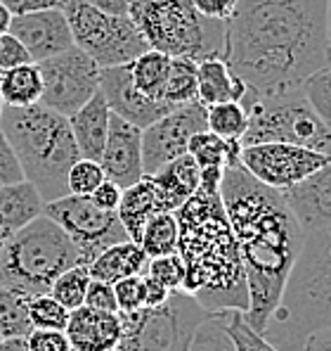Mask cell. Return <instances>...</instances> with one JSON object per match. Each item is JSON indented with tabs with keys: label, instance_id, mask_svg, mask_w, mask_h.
I'll return each instance as SVG.
<instances>
[{
	"label": "cell",
	"instance_id": "1",
	"mask_svg": "<svg viewBox=\"0 0 331 351\" xmlns=\"http://www.w3.org/2000/svg\"><path fill=\"white\" fill-rule=\"evenodd\" d=\"M220 58L246 88L244 107L303 88L327 66V0H237Z\"/></svg>",
	"mask_w": 331,
	"mask_h": 351
},
{
	"label": "cell",
	"instance_id": "2",
	"mask_svg": "<svg viewBox=\"0 0 331 351\" xmlns=\"http://www.w3.org/2000/svg\"><path fill=\"white\" fill-rule=\"evenodd\" d=\"M220 197L244 263L248 287L244 321L263 335L282 299L305 233L284 195L256 180L239 162L222 173Z\"/></svg>",
	"mask_w": 331,
	"mask_h": 351
},
{
	"label": "cell",
	"instance_id": "3",
	"mask_svg": "<svg viewBox=\"0 0 331 351\" xmlns=\"http://www.w3.org/2000/svg\"><path fill=\"white\" fill-rule=\"evenodd\" d=\"M225 169H201L199 190L178 211V254L185 263L183 292L206 311H248V287L232 226L220 197Z\"/></svg>",
	"mask_w": 331,
	"mask_h": 351
},
{
	"label": "cell",
	"instance_id": "4",
	"mask_svg": "<svg viewBox=\"0 0 331 351\" xmlns=\"http://www.w3.org/2000/svg\"><path fill=\"white\" fill-rule=\"evenodd\" d=\"M331 325V228L308 233L263 337L279 351H301L308 335Z\"/></svg>",
	"mask_w": 331,
	"mask_h": 351
},
{
	"label": "cell",
	"instance_id": "5",
	"mask_svg": "<svg viewBox=\"0 0 331 351\" xmlns=\"http://www.w3.org/2000/svg\"><path fill=\"white\" fill-rule=\"evenodd\" d=\"M0 131L12 145L24 180L38 190L43 202L66 197V176L81 159L69 119L43 105L3 107Z\"/></svg>",
	"mask_w": 331,
	"mask_h": 351
},
{
	"label": "cell",
	"instance_id": "6",
	"mask_svg": "<svg viewBox=\"0 0 331 351\" xmlns=\"http://www.w3.org/2000/svg\"><path fill=\"white\" fill-rule=\"evenodd\" d=\"M71 266H83L79 250L45 214L0 247V285L27 294L29 299L48 294L57 276Z\"/></svg>",
	"mask_w": 331,
	"mask_h": 351
},
{
	"label": "cell",
	"instance_id": "7",
	"mask_svg": "<svg viewBox=\"0 0 331 351\" xmlns=\"http://www.w3.org/2000/svg\"><path fill=\"white\" fill-rule=\"evenodd\" d=\"M128 17L135 22L152 50L168 58L201 62L220 58L225 24L196 12L189 0H128Z\"/></svg>",
	"mask_w": 331,
	"mask_h": 351
},
{
	"label": "cell",
	"instance_id": "8",
	"mask_svg": "<svg viewBox=\"0 0 331 351\" xmlns=\"http://www.w3.org/2000/svg\"><path fill=\"white\" fill-rule=\"evenodd\" d=\"M248 128L241 147L261 143H284L331 157V128L305 97L303 88L275 97H263L246 107Z\"/></svg>",
	"mask_w": 331,
	"mask_h": 351
},
{
	"label": "cell",
	"instance_id": "9",
	"mask_svg": "<svg viewBox=\"0 0 331 351\" xmlns=\"http://www.w3.org/2000/svg\"><path fill=\"white\" fill-rule=\"evenodd\" d=\"M123 335L114 351H187L199 325L211 316L194 297L175 290L157 308L121 313Z\"/></svg>",
	"mask_w": 331,
	"mask_h": 351
},
{
	"label": "cell",
	"instance_id": "10",
	"mask_svg": "<svg viewBox=\"0 0 331 351\" xmlns=\"http://www.w3.org/2000/svg\"><path fill=\"white\" fill-rule=\"evenodd\" d=\"M62 12L69 22L74 45L95 60L100 69L131 64L149 50L144 36L128 14L111 17L83 0H66Z\"/></svg>",
	"mask_w": 331,
	"mask_h": 351
},
{
	"label": "cell",
	"instance_id": "11",
	"mask_svg": "<svg viewBox=\"0 0 331 351\" xmlns=\"http://www.w3.org/2000/svg\"><path fill=\"white\" fill-rule=\"evenodd\" d=\"M43 214L69 235V240L79 250L83 266H90L111 245L131 240L116 211L97 209L90 197L66 195L55 202H45Z\"/></svg>",
	"mask_w": 331,
	"mask_h": 351
},
{
	"label": "cell",
	"instance_id": "12",
	"mask_svg": "<svg viewBox=\"0 0 331 351\" xmlns=\"http://www.w3.org/2000/svg\"><path fill=\"white\" fill-rule=\"evenodd\" d=\"M38 69L43 76V95L38 105L66 119L100 90V66L76 45L38 62Z\"/></svg>",
	"mask_w": 331,
	"mask_h": 351
},
{
	"label": "cell",
	"instance_id": "13",
	"mask_svg": "<svg viewBox=\"0 0 331 351\" xmlns=\"http://www.w3.org/2000/svg\"><path fill=\"white\" fill-rule=\"evenodd\" d=\"M331 157L313 149L284 145V143H261V145L241 147L239 164L256 180L272 190H287L301 183L308 176L329 164Z\"/></svg>",
	"mask_w": 331,
	"mask_h": 351
},
{
	"label": "cell",
	"instance_id": "14",
	"mask_svg": "<svg viewBox=\"0 0 331 351\" xmlns=\"http://www.w3.org/2000/svg\"><path fill=\"white\" fill-rule=\"evenodd\" d=\"M206 107L199 102L180 105L166 112L152 126L142 128V169L144 176L157 173L166 164L187 154L189 141L206 131Z\"/></svg>",
	"mask_w": 331,
	"mask_h": 351
},
{
	"label": "cell",
	"instance_id": "15",
	"mask_svg": "<svg viewBox=\"0 0 331 351\" xmlns=\"http://www.w3.org/2000/svg\"><path fill=\"white\" fill-rule=\"evenodd\" d=\"M100 93L111 114L121 117L123 121L133 123L137 128L152 126L157 119H161L166 112L173 110L168 102L149 100L147 95L137 90L131 74V64L100 69Z\"/></svg>",
	"mask_w": 331,
	"mask_h": 351
},
{
	"label": "cell",
	"instance_id": "16",
	"mask_svg": "<svg viewBox=\"0 0 331 351\" xmlns=\"http://www.w3.org/2000/svg\"><path fill=\"white\" fill-rule=\"evenodd\" d=\"M10 34L24 45L31 62H36V64L74 48L69 22H66L62 10L17 14L10 24Z\"/></svg>",
	"mask_w": 331,
	"mask_h": 351
},
{
	"label": "cell",
	"instance_id": "17",
	"mask_svg": "<svg viewBox=\"0 0 331 351\" xmlns=\"http://www.w3.org/2000/svg\"><path fill=\"white\" fill-rule=\"evenodd\" d=\"M100 167L105 171L107 180L116 183L121 190L142 180V128L111 114L107 143L100 154Z\"/></svg>",
	"mask_w": 331,
	"mask_h": 351
},
{
	"label": "cell",
	"instance_id": "18",
	"mask_svg": "<svg viewBox=\"0 0 331 351\" xmlns=\"http://www.w3.org/2000/svg\"><path fill=\"white\" fill-rule=\"evenodd\" d=\"M282 195L305 235L331 228V162Z\"/></svg>",
	"mask_w": 331,
	"mask_h": 351
},
{
	"label": "cell",
	"instance_id": "19",
	"mask_svg": "<svg viewBox=\"0 0 331 351\" xmlns=\"http://www.w3.org/2000/svg\"><path fill=\"white\" fill-rule=\"evenodd\" d=\"M64 335L71 344V351H114L123 335L121 316L79 306L69 311Z\"/></svg>",
	"mask_w": 331,
	"mask_h": 351
},
{
	"label": "cell",
	"instance_id": "20",
	"mask_svg": "<svg viewBox=\"0 0 331 351\" xmlns=\"http://www.w3.org/2000/svg\"><path fill=\"white\" fill-rule=\"evenodd\" d=\"M149 180L157 190L161 214L163 211H178L199 190L201 169L196 167V162L189 154H185V157H178L175 162L161 167L157 173H152Z\"/></svg>",
	"mask_w": 331,
	"mask_h": 351
},
{
	"label": "cell",
	"instance_id": "21",
	"mask_svg": "<svg viewBox=\"0 0 331 351\" xmlns=\"http://www.w3.org/2000/svg\"><path fill=\"white\" fill-rule=\"evenodd\" d=\"M109 121H111V112L100 90L79 112H74L69 117L71 133H74V141L79 145L83 159L100 162V154L107 143V133H109Z\"/></svg>",
	"mask_w": 331,
	"mask_h": 351
},
{
	"label": "cell",
	"instance_id": "22",
	"mask_svg": "<svg viewBox=\"0 0 331 351\" xmlns=\"http://www.w3.org/2000/svg\"><path fill=\"white\" fill-rule=\"evenodd\" d=\"M43 197L27 180L12 185H0V242L29 226L43 214Z\"/></svg>",
	"mask_w": 331,
	"mask_h": 351
},
{
	"label": "cell",
	"instance_id": "23",
	"mask_svg": "<svg viewBox=\"0 0 331 351\" xmlns=\"http://www.w3.org/2000/svg\"><path fill=\"white\" fill-rule=\"evenodd\" d=\"M196 76H199V105L213 107L220 102H241L246 88L230 71L222 58H206L196 62Z\"/></svg>",
	"mask_w": 331,
	"mask_h": 351
},
{
	"label": "cell",
	"instance_id": "24",
	"mask_svg": "<svg viewBox=\"0 0 331 351\" xmlns=\"http://www.w3.org/2000/svg\"><path fill=\"white\" fill-rule=\"evenodd\" d=\"M149 256L144 254V250L133 240L118 242L111 245L109 250H105L95 261L88 266L92 280H102V282H114L123 280V278L131 276H144L147 271Z\"/></svg>",
	"mask_w": 331,
	"mask_h": 351
},
{
	"label": "cell",
	"instance_id": "25",
	"mask_svg": "<svg viewBox=\"0 0 331 351\" xmlns=\"http://www.w3.org/2000/svg\"><path fill=\"white\" fill-rule=\"evenodd\" d=\"M154 214H161V209H159V197H157V190H154V183L149 180V176H144L135 185L123 190L116 216L123 223V228H126L128 237H131L133 242H140L144 223H147Z\"/></svg>",
	"mask_w": 331,
	"mask_h": 351
},
{
	"label": "cell",
	"instance_id": "26",
	"mask_svg": "<svg viewBox=\"0 0 331 351\" xmlns=\"http://www.w3.org/2000/svg\"><path fill=\"white\" fill-rule=\"evenodd\" d=\"M43 95V76L36 62H27L0 74V97L5 107L38 105Z\"/></svg>",
	"mask_w": 331,
	"mask_h": 351
},
{
	"label": "cell",
	"instance_id": "27",
	"mask_svg": "<svg viewBox=\"0 0 331 351\" xmlns=\"http://www.w3.org/2000/svg\"><path fill=\"white\" fill-rule=\"evenodd\" d=\"M187 154L194 159L199 169H227L239 162L241 145L237 141H225V138L215 136L206 128L189 141Z\"/></svg>",
	"mask_w": 331,
	"mask_h": 351
},
{
	"label": "cell",
	"instance_id": "28",
	"mask_svg": "<svg viewBox=\"0 0 331 351\" xmlns=\"http://www.w3.org/2000/svg\"><path fill=\"white\" fill-rule=\"evenodd\" d=\"M168 69H170L168 55L152 48L140 55L135 62H131V74L137 90L142 95H147L149 100H159V102H166L163 90H166V79H168Z\"/></svg>",
	"mask_w": 331,
	"mask_h": 351
},
{
	"label": "cell",
	"instance_id": "29",
	"mask_svg": "<svg viewBox=\"0 0 331 351\" xmlns=\"http://www.w3.org/2000/svg\"><path fill=\"white\" fill-rule=\"evenodd\" d=\"M137 245L142 247L149 259L178 252V219H175V211L154 214L144 223Z\"/></svg>",
	"mask_w": 331,
	"mask_h": 351
},
{
	"label": "cell",
	"instance_id": "30",
	"mask_svg": "<svg viewBox=\"0 0 331 351\" xmlns=\"http://www.w3.org/2000/svg\"><path fill=\"white\" fill-rule=\"evenodd\" d=\"M199 95V76H196V62L187 58H170L168 79H166L163 100L170 107L192 105Z\"/></svg>",
	"mask_w": 331,
	"mask_h": 351
},
{
	"label": "cell",
	"instance_id": "31",
	"mask_svg": "<svg viewBox=\"0 0 331 351\" xmlns=\"http://www.w3.org/2000/svg\"><path fill=\"white\" fill-rule=\"evenodd\" d=\"M34 330L29 318V297L0 285V337H27Z\"/></svg>",
	"mask_w": 331,
	"mask_h": 351
},
{
	"label": "cell",
	"instance_id": "32",
	"mask_svg": "<svg viewBox=\"0 0 331 351\" xmlns=\"http://www.w3.org/2000/svg\"><path fill=\"white\" fill-rule=\"evenodd\" d=\"M206 123L211 133L225 141L239 143L248 128V112L241 102H220V105L206 107Z\"/></svg>",
	"mask_w": 331,
	"mask_h": 351
},
{
	"label": "cell",
	"instance_id": "33",
	"mask_svg": "<svg viewBox=\"0 0 331 351\" xmlns=\"http://www.w3.org/2000/svg\"><path fill=\"white\" fill-rule=\"evenodd\" d=\"M90 271L88 266H71L69 271H64L62 276H57V280L50 287V297H55L57 302L64 308L74 311V308L83 306L85 302V292L88 285H90Z\"/></svg>",
	"mask_w": 331,
	"mask_h": 351
},
{
	"label": "cell",
	"instance_id": "34",
	"mask_svg": "<svg viewBox=\"0 0 331 351\" xmlns=\"http://www.w3.org/2000/svg\"><path fill=\"white\" fill-rule=\"evenodd\" d=\"M227 313L230 311L211 313V316L199 325V330H196L187 351H237L230 332H227Z\"/></svg>",
	"mask_w": 331,
	"mask_h": 351
},
{
	"label": "cell",
	"instance_id": "35",
	"mask_svg": "<svg viewBox=\"0 0 331 351\" xmlns=\"http://www.w3.org/2000/svg\"><path fill=\"white\" fill-rule=\"evenodd\" d=\"M29 318L34 328L43 330H64L69 321V308H64L50 294H38L29 299Z\"/></svg>",
	"mask_w": 331,
	"mask_h": 351
},
{
	"label": "cell",
	"instance_id": "36",
	"mask_svg": "<svg viewBox=\"0 0 331 351\" xmlns=\"http://www.w3.org/2000/svg\"><path fill=\"white\" fill-rule=\"evenodd\" d=\"M107 176L102 171L100 162L95 159H79L74 167L69 169V176H66V193L76 195V197H90L100 183Z\"/></svg>",
	"mask_w": 331,
	"mask_h": 351
},
{
	"label": "cell",
	"instance_id": "37",
	"mask_svg": "<svg viewBox=\"0 0 331 351\" xmlns=\"http://www.w3.org/2000/svg\"><path fill=\"white\" fill-rule=\"evenodd\" d=\"M303 93L317 117L331 128V66H322L303 84Z\"/></svg>",
	"mask_w": 331,
	"mask_h": 351
},
{
	"label": "cell",
	"instance_id": "38",
	"mask_svg": "<svg viewBox=\"0 0 331 351\" xmlns=\"http://www.w3.org/2000/svg\"><path fill=\"white\" fill-rule=\"evenodd\" d=\"M144 276L159 280L161 285L168 287L170 292L183 290V285H185V263H183V259H180L178 252H173V254H163V256H154V259H149Z\"/></svg>",
	"mask_w": 331,
	"mask_h": 351
},
{
	"label": "cell",
	"instance_id": "39",
	"mask_svg": "<svg viewBox=\"0 0 331 351\" xmlns=\"http://www.w3.org/2000/svg\"><path fill=\"white\" fill-rule=\"evenodd\" d=\"M227 332H230L237 351H279L277 347H272L263 335H258L256 330L244 321V313H239V311L227 313Z\"/></svg>",
	"mask_w": 331,
	"mask_h": 351
},
{
	"label": "cell",
	"instance_id": "40",
	"mask_svg": "<svg viewBox=\"0 0 331 351\" xmlns=\"http://www.w3.org/2000/svg\"><path fill=\"white\" fill-rule=\"evenodd\" d=\"M114 294L121 313H131L144 308V276H131L114 282Z\"/></svg>",
	"mask_w": 331,
	"mask_h": 351
},
{
	"label": "cell",
	"instance_id": "41",
	"mask_svg": "<svg viewBox=\"0 0 331 351\" xmlns=\"http://www.w3.org/2000/svg\"><path fill=\"white\" fill-rule=\"evenodd\" d=\"M24 339H27L29 351H71V344L66 339L64 330L34 328Z\"/></svg>",
	"mask_w": 331,
	"mask_h": 351
},
{
	"label": "cell",
	"instance_id": "42",
	"mask_svg": "<svg viewBox=\"0 0 331 351\" xmlns=\"http://www.w3.org/2000/svg\"><path fill=\"white\" fill-rule=\"evenodd\" d=\"M83 306L97 308V311L118 313V304H116V294H114V285H109V282H102V280H90Z\"/></svg>",
	"mask_w": 331,
	"mask_h": 351
},
{
	"label": "cell",
	"instance_id": "43",
	"mask_svg": "<svg viewBox=\"0 0 331 351\" xmlns=\"http://www.w3.org/2000/svg\"><path fill=\"white\" fill-rule=\"evenodd\" d=\"M24 171L19 167V159L14 154L12 145L8 143L5 133L0 131V185H12V183H22Z\"/></svg>",
	"mask_w": 331,
	"mask_h": 351
},
{
	"label": "cell",
	"instance_id": "44",
	"mask_svg": "<svg viewBox=\"0 0 331 351\" xmlns=\"http://www.w3.org/2000/svg\"><path fill=\"white\" fill-rule=\"evenodd\" d=\"M27 62H31V58L24 50V45L10 31L8 34H0V74H5L12 66L27 64Z\"/></svg>",
	"mask_w": 331,
	"mask_h": 351
},
{
	"label": "cell",
	"instance_id": "45",
	"mask_svg": "<svg viewBox=\"0 0 331 351\" xmlns=\"http://www.w3.org/2000/svg\"><path fill=\"white\" fill-rule=\"evenodd\" d=\"M196 8V12H201L204 17L213 19V22H222L232 17L237 8V0H189Z\"/></svg>",
	"mask_w": 331,
	"mask_h": 351
},
{
	"label": "cell",
	"instance_id": "46",
	"mask_svg": "<svg viewBox=\"0 0 331 351\" xmlns=\"http://www.w3.org/2000/svg\"><path fill=\"white\" fill-rule=\"evenodd\" d=\"M121 195H123V190L118 188L116 183H111V180L105 178L100 183V188L90 195V202L102 211H116L118 204H121Z\"/></svg>",
	"mask_w": 331,
	"mask_h": 351
},
{
	"label": "cell",
	"instance_id": "47",
	"mask_svg": "<svg viewBox=\"0 0 331 351\" xmlns=\"http://www.w3.org/2000/svg\"><path fill=\"white\" fill-rule=\"evenodd\" d=\"M0 3L12 12V17H17V14L40 12V10H62L66 0H0Z\"/></svg>",
	"mask_w": 331,
	"mask_h": 351
},
{
	"label": "cell",
	"instance_id": "48",
	"mask_svg": "<svg viewBox=\"0 0 331 351\" xmlns=\"http://www.w3.org/2000/svg\"><path fill=\"white\" fill-rule=\"evenodd\" d=\"M170 294H173V292H170L166 285H161L159 280H154V278L144 276V308L161 306V304L168 302Z\"/></svg>",
	"mask_w": 331,
	"mask_h": 351
},
{
	"label": "cell",
	"instance_id": "49",
	"mask_svg": "<svg viewBox=\"0 0 331 351\" xmlns=\"http://www.w3.org/2000/svg\"><path fill=\"white\" fill-rule=\"evenodd\" d=\"M83 3H88L90 8L100 10L105 14H111V17H126L128 8H131L128 0H83Z\"/></svg>",
	"mask_w": 331,
	"mask_h": 351
},
{
	"label": "cell",
	"instance_id": "50",
	"mask_svg": "<svg viewBox=\"0 0 331 351\" xmlns=\"http://www.w3.org/2000/svg\"><path fill=\"white\" fill-rule=\"evenodd\" d=\"M301 351H331V325L322 330H315L313 335H308V339L303 342Z\"/></svg>",
	"mask_w": 331,
	"mask_h": 351
},
{
	"label": "cell",
	"instance_id": "51",
	"mask_svg": "<svg viewBox=\"0 0 331 351\" xmlns=\"http://www.w3.org/2000/svg\"><path fill=\"white\" fill-rule=\"evenodd\" d=\"M0 351H29L27 349V339H24V337L3 339V342H0Z\"/></svg>",
	"mask_w": 331,
	"mask_h": 351
},
{
	"label": "cell",
	"instance_id": "52",
	"mask_svg": "<svg viewBox=\"0 0 331 351\" xmlns=\"http://www.w3.org/2000/svg\"><path fill=\"white\" fill-rule=\"evenodd\" d=\"M10 24H12V12H10L3 3H0V34H8Z\"/></svg>",
	"mask_w": 331,
	"mask_h": 351
},
{
	"label": "cell",
	"instance_id": "53",
	"mask_svg": "<svg viewBox=\"0 0 331 351\" xmlns=\"http://www.w3.org/2000/svg\"><path fill=\"white\" fill-rule=\"evenodd\" d=\"M327 64L331 66V0H327Z\"/></svg>",
	"mask_w": 331,
	"mask_h": 351
},
{
	"label": "cell",
	"instance_id": "54",
	"mask_svg": "<svg viewBox=\"0 0 331 351\" xmlns=\"http://www.w3.org/2000/svg\"><path fill=\"white\" fill-rule=\"evenodd\" d=\"M3 107H5V105H3V97H0V114H3Z\"/></svg>",
	"mask_w": 331,
	"mask_h": 351
},
{
	"label": "cell",
	"instance_id": "55",
	"mask_svg": "<svg viewBox=\"0 0 331 351\" xmlns=\"http://www.w3.org/2000/svg\"><path fill=\"white\" fill-rule=\"evenodd\" d=\"M0 342H3V337H0Z\"/></svg>",
	"mask_w": 331,
	"mask_h": 351
},
{
	"label": "cell",
	"instance_id": "56",
	"mask_svg": "<svg viewBox=\"0 0 331 351\" xmlns=\"http://www.w3.org/2000/svg\"><path fill=\"white\" fill-rule=\"evenodd\" d=\"M0 247H3V242H0Z\"/></svg>",
	"mask_w": 331,
	"mask_h": 351
}]
</instances>
